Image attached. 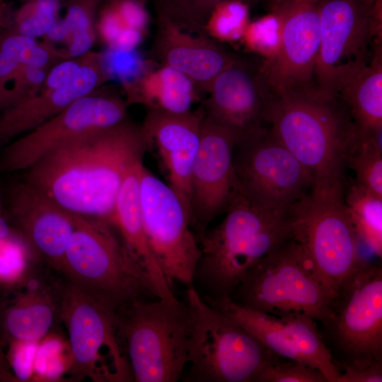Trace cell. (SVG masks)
Wrapping results in <instances>:
<instances>
[{
	"instance_id": "6da1fadb",
	"label": "cell",
	"mask_w": 382,
	"mask_h": 382,
	"mask_svg": "<svg viewBox=\"0 0 382 382\" xmlns=\"http://www.w3.org/2000/svg\"><path fill=\"white\" fill-rule=\"evenodd\" d=\"M146 152L141 126L127 118L55 147L28 169L25 181L71 213L114 225L122 185Z\"/></svg>"
},
{
	"instance_id": "7a4b0ae2",
	"label": "cell",
	"mask_w": 382,
	"mask_h": 382,
	"mask_svg": "<svg viewBox=\"0 0 382 382\" xmlns=\"http://www.w3.org/2000/svg\"><path fill=\"white\" fill-rule=\"evenodd\" d=\"M288 209L260 205L237 190L221 222L197 236L201 255L194 279L203 296L231 298L255 263L293 237Z\"/></svg>"
},
{
	"instance_id": "3957f363",
	"label": "cell",
	"mask_w": 382,
	"mask_h": 382,
	"mask_svg": "<svg viewBox=\"0 0 382 382\" xmlns=\"http://www.w3.org/2000/svg\"><path fill=\"white\" fill-rule=\"evenodd\" d=\"M264 120L272 135L310 172L312 189L345 185V156L354 125L339 98L271 96Z\"/></svg>"
},
{
	"instance_id": "277c9868",
	"label": "cell",
	"mask_w": 382,
	"mask_h": 382,
	"mask_svg": "<svg viewBox=\"0 0 382 382\" xmlns=\"http://www.w3.org/2000/svg\"><path fill=\"white\" fill-rule=\"evenodd\" d=\"M73 214L62 272L69 284L112 314L134 301L158 298L115 225Z\"/></svg>"
},
{
	"instance_id": "5b68a950",
	"label": "cell",
	"mask_w": 382,
	"mask_h": 382,
	"mask_svg": "<svg viewBox=\"0 0 382 382\" xmlns=\"http://www.w3.org/2000/svg\"><path fill=\"white\" fill-rule=\"evenodd\" d=\"M190 320L187 379L195 382H255L281 357L226 313L207 303L193 287L186 291Z\"/></svg>"
},
{
	"instance_id": "8992f818",
	"label": "cell",
	"mask_w": 382,
	"mask_h": 382,
	"mask_svg": "<svg viewBox=\"0 0 382 382\" xmlns=\"http://www.w3.org/2000/svg\"><path fill=\"white\" fill-rule=\"evenodd\" d=\"M114 318L134 381L182 378L188 361L186 305L160 298L139 299L117 311Z\"/></svg>"
},
{
	"instance_id": "52a82bcc",
	"label": "cell",
	"mask_w": 382,
	"mask_h": 382,
	"mask_svg": "<svg viewBox=\"0 0 382 382\" xmlns=\"http://www.w3.org/2000/svg\"><path fill=\"white\" fill-rule=\"evenodd\" d=\"M317 6L316 90L320 98L334 100L381 42L382 0H320Z\"/></svg>"
},
{
	"instance_id": "ba28073f",
	"label": "cell",
	"mask_w": 382,
	"mask_h": 382,
	"mask_svg": "<svg viewBox=\"0 0 382 382\" xmlns=\"http://www.w3.org/2000/svg\"><path fill=\"white\" fill-rule=\"evenodd\" d=\"M231 299L271 314H305L323 325L329 319L332 301L303 246L293 237L255 263Z\"/></svg>"
},
{
	"instance_id": "9c48e42d",
	"label": "cell",
	"mask_w": 382,
	"mask_h": 382,
	"mask_svg": "<svg viewBox=\"0 0 382 382\" xmlns=\"http://www.w3.org/2000/svg\"><path fill=\"white\" fill-rule=\"evenodd\" d=\"M345 187L312 189L288 209L293 238L331 299L362 260L345 207Z\"/></svg>"
},
{
	"instance_id": "30bf717a",
	"label": "cell",
	"mask_w": 382,
	"mask_h": 382,
	"mask_svg": "<svg viewBox=\"0 0 382 382\" xmlns=\"http://www.w3.org/2000/svg\"><path fill=\"white\" fill-rule=\"evenodd\" d=\"M323 327L337 366L382 364L381 265L364 260L357 265L332 299Z\"/></svg>"
},
{
	"instance_id": "8fae6325",
	"label": "cell",
	"mask_w": 382,
	"mask_h": 382,
	"mask_svg": "<svg viewBox=\"0 0 382 382\" xmlns=\"http://www.w3.org/2000/svg\"><path fill=\"white\" fill-rule=\"evenodd\" d=\"M60 317L68 332L72 354V365L67 373L72 379L134 381L114 314L66 282L62 290Z\"/></svg>"
},
{
	"instance_id": "7c38bea8",
	"label": "cell",
	"mask_w": 382,
	"mask_h": 382,
	"mask_svg": "<svg viewBox=\"0 0 382 382\" xmlns=\"http://www.w3.org/2000/svg\"><path fill=\"white\" fill-rule=\"evenodd\" d=\"M139 199L150 250L169 284L192 286L201 255L191 216L173 190L144 163L139 173Z\"/></svg>"
},
{
	"instance_id": "4fadbf2b",
	"label": "cell",
	"mask_w": 382,
	"mask_h": 382,
	"mask_svg": "<svg viewBox=\"0 0 382 382\" xmlns=\"http://www.w3.org/2000/svg\"><path fill=\"white\" fill-rule=\"evenodd\" d=\"M266 2L267 11L277 15L281 24L277 52L259 64L270 94L275 98H318L315 83L319 50L317 3L304 0Z\"/></svg>"
},
{
	"instance_id": "5bb4252c",
	"label": "cell",
	"mask_w": 382,
	"mask_h": 382,
	"mask_svg": "<svg viewBox=\"0 0 382 382\" xmlns=\"http://www.w3.org/2000/svg\"><path fill=\"white\" fill-rule=\"evenodd\" d=\"M238 190L267 207L288 209L311 192L310 172L263 127L235 144Z\"/></svg>"
},
{
	"instance_id": "9a60e30c",
	"label": "cell",
	"mask_w": 382,
	"mask_h": 382,
	"mask_svg": "<svg viewBox=\"0 0 382 382\" xmlns=\"http://www.w3.org/2000/svg\"><path fill=\"white\" fill-rule=\"evenodd\" d=\"M129 105L120 96L98 89L78 98L6 146L0 154V173L28 169L65 141L122 122L128 118Z\"/></svg>"
},
{
	"instance_id": "2e32d148",
	"label": "cell",
	"mask_w": 382,
	"mask_h": 382,
	"mask_svg": "<svg viewBox=\"0 0 382 382\" xmlns=\"http://www.w3.org/2000/svg\"><path fill=\"white\" fill-rule=\"evenodd\" d=\"M202 296L207 303L236 320L275 354L318 370L326 382H337L339 369L313 318L296 313L271 314L240 306L231 298Z\"/></svg>"
},
{
	"instance_id": "e0dca14e",
	"label": "cell",
	"mask_w": 382,
	"mask_h": 382,
	"mask_svg": "<svg viewBox=\"0 0 382 382\" xmlns=\"http://www.w3.org/2000/svg\"><path fill=\"white\" fill-rule=\"evenodd\" d=\"M204 115L201 104L184 113L146 109L141 125L146 152L155 158L166 183L178 196L193 224L191 173Z\"/></svg>"
},
{
	"instance_id": "ac0fdd59",
	"label": "cell",
	"mask_w": 382,
	"mask_h": 382,
	"mask_svg": "<svg viewBox=\"0 0 382 382\" xmlns=\"http://www.w3.org/2000/svg\"><path fill=\"white\" fill-rule=\"evenodd\" d=\"M236 139L224 127L203 119L191 173V202L197 236L224 214L237 192L233 168Z\"/></svg>"
},
{
	"instance_id": "d6986e66",
	"label": "cell",
	"mask_w": 382,
	"mask_h": 382,
	"mask_svg": "<svg viewBox=\"0 0 382 382\" xmlns=\"http://www.w3.org/2000/svg\"><path fill=\"white\" fill-rule=\"evenodd\" d=\"M207 95L200 101L205 116L231 132L236 143L264 127L271 95L259 65L237 57L217 76Z\"/></svg>"
},
{
	"instance_id": "ffe728a7",
	"label": "cell",
	"mask_w": 382,
	"mask_h": 382,
	"mask_svg": "<svg viewBox=\"0 0 382 382\" xmlns=\"http://www.w3.org/2000/svg\"><path fill=\"white\" fill-rule=\"evenodd\" d=\"M6 214L32 252L50 268L62 272L74 228L73 213L25 181L11 189Z\"/></svg>"
},
{
	"instance_id": "44dd1931",
	"label": "cell",
	"mask_w": 382,
	"mask_h": 382,
	"mask_svg": "<svg viewBox=\"0 0 382 382\" xmlns=\"http://www.w3.org/2000/svg\"><path fill=\"white\" fill-rule=\"evenodd\" d=\"M237 57L209 37L190 33L156 18L150 59L186 75L201 96L207 94L217 76Z\"/></svg>"
},
{
	"instance_id": "7402d4cb",
	"label": "cell",
	"mask_w": 382,
	"mask_h": 382,
	"mask_svg": "<svg viewBox=\"0 0 382 382\" xmlns=\"http://www.w3.org/2000/svg\"><path fill=\"white\" fill-rule=\"evenodd\" d=\"M107 81L102 53L88 52L84 64L70 81L57 88L42 85L36 93L0 112V145L45 123Z\"/></svg>"
},
{
	"instance_id": "603a6c76",
	"label": "cell",
	"mask_w": 382,
	"mask_h": 382,
	"mask_svg": "<svg viewBox=\"0 0 382 382\" xmlns=\"http://www.w3.org/2000/svg\"><path fill=\"white\" fill-rule=\"evenodd\" d=\"M64 284L46 279L28 269L13 288L14 299L4 308L0 306V328L4 340L40 341L54 332L61 321ZM12 288V289H13Z\"/></svg>"
},
{
	"instance_id": "cb8c5ba5",
	"label": "cell",
	"mask_w": 382,
	"mask_h": 382,
	"mask_svg": "<svg viewBox=\"0 0 382 382\" xmlns=\"http://www.w3.org/2000/svg\"><path fill=\"white\" fill-rule=\"evenodd\" d=\"M142 164L143 162L136 165L125 177L116 201L114 225L157 297L178 304L180 301L154 258L145 235L139 199V173Z\"/></svg>"
},
{
	"instance_id": "d4e9b609",
	"label": "cell",
	"mask_w": 382,
	"mask_h": 382,
	"mask_svg": "<svg viewBox=\"0 0 382 382\" xmlns=\"http://www.w3.org/2000/svg\"><path fill=\"white\" fill-rule=\"evenodd\" d=\"M126 93L129 105L141 104L146 109L172 113L187 112L202 99L186 75L163 65L151 68Z\"/></svg>"
},
{
	"instance_id": "484cf974",
	"label": "cell",
	"mask_w": 382,
	"mask_h": 382,
	"mask_svg": "<svg viewBox=\"0 0 382 382\" xmlns=\"http://www.w3.org/2000/svg\"><path fill=\"white\" fill-rule=\"evenodd\" d=\"M354 126L362 130H382L381 42L366 66L343 86L337 96Z\"/></svg>"
},
{
	"instance_id": "4316f807",
	"label": "cell",
	"mask_w": 382,
	"mask_h": 382,
	"mask_svg": "<svg viewBox=\"0 0 382 382\" xmlns=\"http://www.w3.org/2000/svg\"><path fill=\"white\" fill-rule=\"evenodd\" d=\"M62 60L63 55L56 47L14 32L7 23L0 34V112L6 109L9 92L25 66L52 68Z\"/></svg>"
},
{
	"instance_id": "83f0119b",
	"label": "cell",
	"mask_w": 382,
	"mask_h": 382,
	"mask_svg": "<svg viewBox=\"0 0 382 382\" xmlns=\"http://www.w3.org/2000/svg\"><path fill=\"white\" fill-rule=\"evenodd\" d=\"M344 203L358 241L371 253L382 257V197L359 185L345 181Z\"/></svg>"
},
{
	"instance_id": "f1b7e54d",
	"label": "cell",
	"mask_w": 382,
	"mask_h": 382,
	"mask_svg": "<svg viewBox=\"0 0 382 382\" xmlns=\"http://www.w3.org/2000/svg\"><path fill=\"white\" fill-rule=\"evenodd\" d=\"M381 133L382 130H362L354 126L345 163L354 171L356 183L382 197Z\"/></svg>"
},
{
	"instance_id": "f546056e",
	"label": "cell",
	"mask_w": 382,
	"mask_h": 382,
	"mask_svg": "<svg viewBox=\"0 0 382 382\" xmlns=\"http://www.w3.org/2000/svg\"><path fill=\"white\" fill-rule=\"evenodd\" d=\"M220 1L151 0L156 18L166 20L184 31L202 36H207V21Z\"/></svg>"
},
{
	"instance_id": "4dcf8cb0",
	"label": "cell",
	"mask_w": 382,
	"mask_h": 382,
	"mask_svg": "<svg viewBox=\"0 0 382 382\" xmlns=\"http://www.w3.org/2000/svg\"><path fill=\"white\" fill-rule=\"evenodd\" d=\"M73 362L68 340L55 331L38 342L32 381H59L68 373Z\"/></svg>"
},
{
	"instance_id": "1f68e13d",
	"label": "cell",
	"mask_w": 382,
	"mask_h": 382,
	"mask_svg": "<svg viewBox=\"0 0 382 382\" xmlns=\"http://www.w3.org/2000/svg\"><path fill=\"white\" fill-rule=\"evenodd\" d=\"M248 5L241 0H221L218 2L206 23L207 36L221 42L241 40L250 23Z\"/></svg>"
},
{
	"instance_id": "d6a6232c",
	"label": "cell",
	"mask_w": 382,
	"mask_h": 382,
	"mask_svg": "<svg viewBox=\"0 0 382 382\" xmlns=\"http://www.w3.org/2000/svg\"><path fill=\"white\" fill-rule=\"evenodd\" d=\"M63 18L69 30L65 54L67 59L81 57L90 52L95 38V11L100 0H76Z\"/></svg>"
},
{
	"instance_id": "836d02e7",
	"label": "cell",
	"mask_w": 382,
	"mask_h": 382,
	"mask_svg": "<svg viewBox=\"0 0 382 382\" xmlns=\"http://www.w3.org/2000/svg\"><path fill=\"white\" fill-rule=\"evenodd\" d=\"M59 4L57 0H30L8 21L14 32L36 39L45 35L58 20Z\"/></svg>"
},
{
	"instance_id": "e575fe53",
	"label": "cell",
	"mask_w": 382,
	"mask_h": 382,
	"mask_svg": "<svg viewBox=\"0 0 382 382\" xmlns=\"http://www.w3.org/2000/svg\"><path fill=\"white\" fill-rule=\"evenodd\" d=\"M103 66L109 79H117L125 91L135 85L155 63L144 58L136 50L125 51L108 48L102 53Z\"/></svg>"
},
{
	"instance_id": "d590c367",
	"label": "cell",
	"mask_w": 382,
	"mask_h": 382,
	"mask_svg": "<svg viewBox=\"0 0 382 382\" xmlns=\"http://www.w3.org/2000/svg\"><path fill=\"white\" fill-rule=\"evenodd\" d=\"M280 37L279 19L274 13L268 12L265 16L250 21L241 40L248 50L263 59H268L277 52Z\"/></svg>"
},
{
	"instance_id": "8d00e7d4",
	"label": "cell",
	"mask_w": 382,
	"mask_h": 382,
	"mask_svg": "<svg viewBox=\"0 0 382 382\" xmlns=\"http://www.w3.org/2000/svg\"><path fill=\"white\" fill-rule=\"evenodd\" d=\"M25 250L13 232L0 237V286L12 289L28 270Z\"/></svg>"
},
{
	"instance_id": "74e56055",
	"label": "cell",
	"mask_w": 382,
	"mask_h": 382,
	"mask_svg": "<svg viewBox=\"0 0 382 382\" xmlns=\"http://www.w3.org/2000/svg\"><path fill=\"white\" fill-rule=\"evenodd\" d=\"M280 358L265 366L255 382H326L318 370L289 359L282 361Z\"/></svg>"
},
{
	"instance_id": "f35d334b",
	"label": "cell",
	"mask_w": 382,
	"mask_h": 382,
	"mask_svg": "<svg viewBox=\"0 0 382 382\" xmlns=\"http://www.w3.org/2000/svg\"><path fill=\"white\" fill-rule=\"evenodd\" d=\"M39 341H13L8 343L6 357L17 381H31Z\"/></svg>"
},
{
	"instance_id": "ab89813d",
	"label": "cell",
	"mask_w": 382,
	"mask_h": 382,
	"mask_svg": "<svg viewBox=\"0 0 382 382\" xmlns=\"http://www.w3.org/2000/svg\"><path fill=\"white\" fill-rule=\"evenodd\" d=\"M110 4L127 28L146 33L149 15L143 0H111Z\"/></svg>"
},
{
	"instance_id": "60d3db41",
	"label": "cell",
	"mask_w": 382,
	"mask_h": 382,
	"mask_svg": "<svg viewBox=\"0 0 382 382\" xmlns=\"http://www.w3.org/2000/svg\"><path fill=\"white\" fill-rule=\"evenodd\" d=\"M127 28L111 4L102 11L98 24V30L103 41L111 47L120 33Z\"/></svg>"
},
{
	"instance_id": "b9f144b4",
	"label": "cell",
	"mask_w": 382,
	"mask_h": 382,
	"mask_svg": "<svg viewBox=\"0 0 382 382\" xmlns=\"http://www.w3.org/2000/svg\"><path fill=\"white\" fill-rule=\"evenodd\" d=\"M340 374L337 382H381L382 364L371 366L337 365Z\"/></svg>"
},
{
	"instance_id": "7bdbcfd3",
	"label": "cell",
	"mask_w": 382,
	"mask_h": 382,
	"mask_svg": "<svg viewBox=\"0 0 382 382\" xmlns=\"http://www.w3.org/2000/svg\"><path fill=\"white\" fill-rule=\"evenodd\" d=\"M8 23V19L5 16L4 7L0 5V34Z\"/></svg>"
},
{
	"instance_id": "ee69618b",
	"label": "cell",
	"mask_w": 382,
	"mask_h": 382,
	"mask_svg": "<svg viewBox=\"0 0 382 382\" xmlns=\"http://www.w3.org/2000/svg\"><path fill=\"white\" fill-rule=\"evenodd\" d=\"M3 206V201H2V195H1V189H0V207Z\"/></svg>"
},
{
	"instance_id": "f6af8a7d",
	"label": "cell",
	"mask_w": 382,
	"mask_h": 382,
	"mask_svg": "<svg viewBox=\"0 0 382 382\" xmlns=\"http://www.w3.org/2000/svg\"><path fill=\"white\" fill-rule=\"evenodd\" d=\"M304 1H309L311 3H318L320 0H304Z\"/></svg>"
},
{
	"instance_id": "bcb514c9",
	"label": "cell",
	"mask_w": 382,
	"mask_h": 382,
	"mask_svg": "<svg viewBox=\"0 0 382 382\" xmlns=\"http://www.w3.org/2000/svg\"><path fill=\"white\" fill-rule=\"evenodd\" d=\"M241 1H243V2H245V3H247V4H249V3L251 2V1H253V0H241Z\"/></svg>"
},
{
	"instance_id": "7dc6e473",
	"label": "cell",
	"mask_w": 382,
	"mask_h": 382,
	"mask_svg": "<svg viewBox=\"0 0 382 382\" xmlns=\"http://www.w3.org/2000/svg\"><path fill=\"white\" fill-rule=\"evenodd\" d=\"M73 1H76V0H73Z\"/></svg>"
}]
</instances>
